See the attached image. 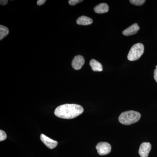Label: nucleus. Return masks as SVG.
I'll return each instance as SVG.
<instances>
[{
  "instance_id": "nucleus-1",
  "label": "nucleus",
  "mask_w": 157,
  "mask_h": 157,
  "mask_svg": "<svg viewBox=\"0 0 157 157\" xmlns=\"http://www.w3.org/2000/svg\"><path fill=\"white\" fill-rule=\"evenodd\" d=\"M83 107L76 104H65L57 107L54 113L61 118L71 119L74 118L83 112Z\"/></svg>"
},
{
  "instance_id": "nucleus-2",
  "label": "nucleus",
  "mask_w": 157,
  "mask_h": 157,
  "mask_svg": "<svg viewBox=\"0 0 157 157\" xmlns=\"http://www.w3.org/2000/svg\"><path fill=\"white\" fill-rule=\"evenodd\" d=\"M140 117L141 115L139 112L130 110L121 113L118 120L121 123L128 125L137 122L140 120Z\"/></svg>"
},
{
  "instance_id": "nucleus-3",
  "label": "nucleus",
  "mask_w": 157,
  "mask_h": 157,
  "mask_svg": "<svg viewBox=\"0 0 157 157\" xmlns=\"http://www.w3.org/2000/svg\"><path fill=\"white\" fill-rule=\"evenodd\" d=\"M144 52V46L142 43H138L133 45L129 51L128 59L131 61L137 60L142 56Z\"/></svg>"
},
{
  "instance_id": "nucleus-4",
  "label": "nucleus",
  "mask_w": 157,
  "mask_h": 157,
  "mask_svg": "<svg viewBox=\"0 0 157 157\" xmlns=\"http://www.w3.org/2000/svg\"><path fill=\"white\" fill-rule=\"evenodd\" d=\"M98 153L101 155L108 154L111 150V147L109 144L106 142H99L96 147Z\"/></svg>"
},
{
  "instance_id": "nucleus-5",
  "label": "nucleus",
  "mask_w": 157,
  "mask_h": 157,
  "mask_svg": "<svg viewBox=\"0 0 157 157\" xmlns=\"http://www.w3.org/2000/svg\"><path fill=\"white\" fill-rule=\"evenodd\" d=\"M151 149V144L149 142H144L141 144L138 151L140 157H148Z\"/></svg>"
},
{
  "instance_id": "nucleus-6",
  "label": "nucleus",
  "mask_w": 157,
  "mask_h": 157,
  "mask_svg": "<svg viewBox=\"0 0 157 157\" xmlns=\"http://www.w3.org/2000/svg\"><path fill=\"white\" fill-rule=\"evenodd\" d=\"M85 59L84 57L81 55L76 56L73 59L72 62V66L73 69L75 70H79L81 69L84 64Z\"/></svg>"
},
{
  "instance_id": "nucleus-7",
  "label": "nucleus",
  "mask_w": 157,
  "mask_h": 157,
  "mask_svg": "<svg viewBox=\"0 0 157 157\" xmlns=\"http://www.w3.org/2000/svg\"><path fill=\"white\" fill-rule=\"evenodd\" d=\"M40 138L42 142L46 145V146L51 149L55 148L58 145L57 141L51 139L44 134H42L41 135Z\"/></svg>"
},
{
  "instance_id": "nucleus-8",
  "label": "nucleus",
  "mask_w": 157,
  "mask_h": 157,
  "mask_svg": "<svg viewBox=\"0 0 157 157\" xmlns=\"http://www.w3.org/2000/svg\"><path fill=\"white\" fill-rule=\"evenodd\" d=\"M140 29L139 26L137 23L134 24L130 26L123 32V34L125 36H132L137 33V32Z\"/></svg>"
},
{
  "instance_id": "nucleus-9",
  "label": "nucleus",
  "mask_w": 157,
  "mask_h": 157,
  "mask_svg": "<svg viewBox=\"0 0 157 157\" xmlns=\"http://www.w3.org/2000/svg\"><path fill=\"white\" fill-rule=\"evenodd\" d=\"M94 11L98 14L107 13L109 11V6L106 3H101L95 7Z\"/></svg>"
},
{
  "instance_id": "nucleus-10",
  "label": "nucleus",
  "mask_w": 157,
  "mask_h": 157,
  "mask_svg": "<svg viewBox=\"0 0 157 157\" xmlns=\"http://www.w3.org/2000/svg\"><path fill=\"white\" fill-rule=\"evenodd\" d=\"M93 20L86 16H82L76 20V23L78 25H88L92 24Z\"/></svg>"
},
{
  "instance_id": "nucleus-11",
  "label": "nucleus",
  "mask_w": 157,
  "mask_h": 157,
  "mask_svg": "<svg viewBox=\"0 0 157 157\" xmlns=\"http://www.w3.org/2000/svg\"><path fill=\"white\" fill-rule=\"evenodd\" d=\"M90 65L92 70L95 72H101L103 71V67L100 62L92 59L90 62Z\"/></svg>"
},
{
  "instance_id": "nucleus-12",
  "label": "nucleus",
  "mask_w": 157,
  "mask_h": 157,
  "mask_svg": "<svg viewBox=\"0 0 157 157\" xmlns=\"http://www.w3.org/2000/svg\"><path fill=\"white\" fill-rule=\"evenodd\" d=\"M9 29L8 28L2 25H0V40L4 39L9 33Z\"/></svg>"
},
{
  "instance_id": "nucleus-13",
  "label": "nucleus",
  "mask_w": 157,
  "mask_h": 157,
  "mask_svg": "<svg viewBox=\"0 0 157 157\" xmlns=\"http://www.w3.org/2000/svg\"><path fill=\"white\" fill-rule=\"evenodd\" d=\"M130 3L133 5L137 6H141L145 3L144 0H131Z\"/></svg>"
},
{
  "instance_id": "nucleus-14",
  "label": "nucleus",
  "mask_w": 157,
  "mask_h": 157,
  "mask_svg": "<svg viewBox=\"0 0 157 157\" xmlns=\"http://www.w3.org/2000/svg\"><path fill=\"white\" fill-rule=\"evenodd\" d=\"M7 138V135L6 132L2 130L0 131V141H2L6 140Z\"/></svg>"
},
{
  "instance_id": "nucleus-15",
  "label": "nucleus",
  "mask_w": 157,
  "mask_h": 157,
  "mask_svg": "<svg viewBox=\"0 0 157 157\" xmlns=\"http://www.w3.org/2000/svg\"><path fill=\"white\" fill-rule=\"evenodd\" d=\"M82 2V0H70L69 1V4L70 6H75L76 4Z\"/></svg>"
},
{
  "instance_id": "nucleus-16",
  "label": "nucleus",
  "mask_w": 157,
  "mask_h": 157,
  "mask_svg": "<svg viewBox=\"0 0 157 157\" xmlns=\"http://www.w3.org/2000/svg\"><path fill=\"white\" fill-rule=\"evenodd\" d=\"M46 2V1H45V0H38V1H37V4L38 6H41L45 4Z\"/></svg>"
},
{
  "instance_id": "nucleus-17",
  "label": "nucleus",
  "mask_w": 157,
  "mask_h": 157,
  "mask_svg": "<svg viewBox=\"0 0 157 157\" xmlns=\"http://www.w3.org/2000/svg\"><path fill=\"white\" fill-rule=\"evenodd\" d=\"M8 2V1H7V0H1L0 1V4L2 6H6Z\"/></svg>"
},
{
  "instance_id": "nucleus-18",
  "label": "nucleus",
  "mask_w": 157,
  "mask_h": 157,
  "mask_svg": "<svg viewBox=\"0 0 157 157\" xmlns=\"http://www.w3.org/2000/svg\"><path fill=\"white\" fill-rule=\"evenodd\" d=\"M154 77L155 80L157 82V68H156L155 70Z\"/></svg>"
},
{
  "instance_id": "nucleus-19",
  "label": "nucleus",
  "mask_w": 157,
  "mask_h": 157,
  "mask_svg": "<svg viewBox=\"0 0 157 157\" xmlns=\"http://www.w3.org/2000/svg\"><path fill=\"white\" fill-rule=\"evenodd\" d=\"M156 68H157V66H156Z\"/></svg>"
}]
</instances>
